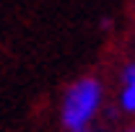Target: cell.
<instances>
[{"instance_id": "3", "label": "cell", "mask_w": 135, "mask_h": 132, "mask_svg": "<svg viewBox=\"0 0 135 132\" xmlns=\"http://www.w3.org/2000/svg\"><path fill=\"white\" fill-rule=\"evenodd\" d=\"M127 132H135V127H133V130H127Z\"/></svg>"}, {"instance_id": "2", "label": "cell", "mask_w": 135, "mask_h": 132, "mask_svg": "<svg viewBox=\"0 0 135 132\" xmlns=\"http://www.w3.org/2000/svg\"><path fill=\"white\" fill-rule=\"evenodd\" d=\"M122 106L125 109H135V83H130L127 88H125V96H122Z\"/></svg>"}, {"instance_id": "1", "label": "cell", "mask_w": 135, "mask_h": 132, "mask_svg": "<svg viewBox=\"0 0 135 132\" xmlns=\"http://www.w3.org/2000/svg\"><path fill=\"white\" fill-rule=\"evenodd\" d=\"M99 83L94 78H83L78 80L70 91H68L65 99V111H62V119H65V127L73 132H83V124L91 119V114L96 111V104H99Z\"/></svg>"}]
</instances>
